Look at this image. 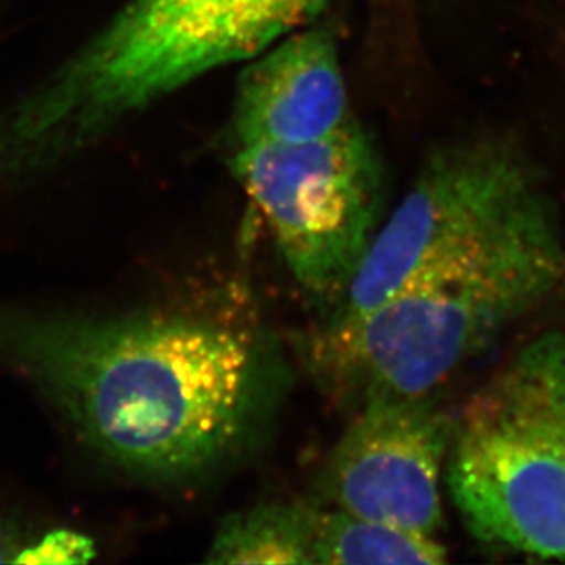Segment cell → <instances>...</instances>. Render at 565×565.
Wrapping results in <instances>:
<instances>
[{"mask_svg": "<svg viewBox=\"0 0 565 565\" xmlns=\"http://www.w3.org/2000/svg\"><path fill=\"white\" fill-rule=\"evenodd\" d=\"M0 364L102 461L167 486L209 478L242 454L277 375L266 333L246 319L11 302H0Z\"/></svg>", "mask_w": 565, "mask_h": 565, "instance_id": "1", "label": "cell"}, {"mask_svg": "<svg viewBox=\"0 0 565 565\" xmlns=\"http://www.w3.org/2000/svg\"><path fill=\"white\" fill-rule=\"evenodd\" d=\"M330 0H127L0 105V191L38 182L214 70L310 26Z\"/></svg>", "mask_w": 565, "mask_h": 565, "instance_id": "2", "label": "cell"}, {"mask_svg": "<svg viewBox=\"0 0 565 565\" xmlns=\"http://www.w3.org/2000/svg\"><path fill=\"white\" fill-rule=\"evenodd\" d=\"M564 278V242L553 213L369 313L320 322L308 341L311 372L326 390L358 401L372 392L434 394Z\"/></svg>", "mask_w": 565, "mask_h": 565, "instance_id": "3", "label": "cell"}, {"mask_svg": "<svg viewBox=\"0 0 565 565\" xmlns=\"http://www.w3.org/2000/svg\"><path fill=\"white\" fill-rule=\"evenodd\" d=\"M445 486L476 542L565 561V335L527 342L454 417Z\"/></svg>", "mask_w": 565, "mask_h": 565, "instance_id": "4", "label": "cell"}, {"mask_svg": "<svg viewBox=\"0 0 565 565\" xmlns=\"http://www.w3.org/2000/svg\"><path fill=\"white\" fill-rule=\"evenodd\" d=\"M553 214L539 171L509 139L443 145L379 227L363 264L322 322L355 319L417 284L478 260Z\"/></svg>", "mask_w": 565, "mask_h": 565, "instance_id": "5", "label": "cell"}, {"mask_svg": "<svg viewBox=\"0 0 565 565\" xmlns=\"http://www.w3.org/2000/svg\"><path fill=\"white\" fill-rule=\"evenodd\" d=\"M295 282L333 308L384 220V172L359 121L299 143L227 147Z\"/></svg>", "mask_w": 565, "mask_h": 565, "instance_id": "6", "label": "cell"}, {"mask_svg": "<svg viewBox=\"0 0 565 565\" xmlns=\"http://www.w3.org/2000/svg\"><path fill=\"white\" fill-rule=\"evenodd\" d=\"M452 423L434 394L363 395L326 458L322 494L353 516L438 536Z\"/></svg>", "mask_w": 565, "mask_h": 565, "instance_id": "7", "label": "cell"}, {"mask_svg": "<svg viewBox=\"0 0 565 565\" xmlns=\"http://www.w3.org/2000/svg\"><path fill=\"white\" fill-rule=\"evenodd\" d=\"M358 121L337 39L300 28L247 61L236 86L227 147L299 143Z\"/></svg>", "mask_w": 565, "mask_h": 565, "instance_id": "8", "label": "cell"}, {"mask_svg": "<svg viewBox=\"0 0 565 565\" xmlns=\"http://www.w3.org/2000/svg\"><path fill=\"white\" fill-rule=\"evenodd\" d=\"M319 507L302 502L258 503L220 523L209 564L317 565Z\"/></svg>", "mask_w": 565, "mask_h": 565, "instance_id": "9", "label": "cell"}, {"mask_svg": "<svg viewBox=\"0 0 565 565\" xmlns=\"http://www.w3.org/2000/svg\"><path fill=\"white\" fill-rule=\"evenodd\" d=\"M317 565H436L448 561L438 536L390 523L320 509L315 545Z\"/></svg>", "mask_w": 565, "mask_h": 565, "instance_id": "10", "label": "cell"}, {"mask_svg": "<svg viewBox=\"0 0 565 565\" xmlns=\"http://www.w3.org/2000/svg\"><path fill=\"white\" fill-rule=\"evenodd\" d=\"M90 540L72 531L38 533L0 511V564H66L90 561Z\"/></svg>", "mask_w": 565, "mask_h": 565, "instance_id": "11", "label": "cell"}]
</instances>
